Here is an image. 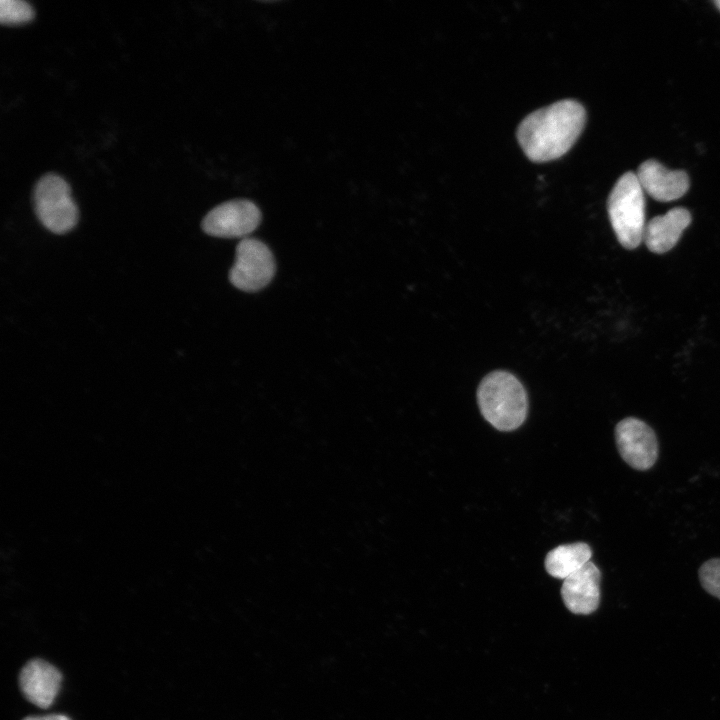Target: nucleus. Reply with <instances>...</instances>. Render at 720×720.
I'll use <instances>...</instances> for the list:
<instances>
[{
  "label": "nucleus",
  "instance_id": "obj_1",
  "mask_svg": "<svg viewBox=\"0 0 720 720\" xmlns=\"http://www.w3.org/2000/svg\"><path fill=\"white\" fill-rule=\"evenodd\" d=\"M586 121L583 106L562 100L532 112L520 123L517 138L526 156L547 162L564 155L581 134Z\"/></svg>",
  "mask_w": 720,
  "mask_h": 720
},
{
  "label": "nucleus",
  "instance_id": "obj_2",
  "mask_svg": "<svg viewBox=\"0 0 720 720\" xmlns=\"http://www.w3.org/2000/svg\"><path fill=\"white\" fill-rule=\"evenodd\" d=\"M477 402L482 416L500 431L517 429L527 416L525 388L506 371H493L482 379L477 389Z\"/></svg>",
  "mask_w": 720,
  "mask_h": 720
},
{
  "label": "nucleus",
  "instance_id": "obj_3",
  "mask_svg": "<svg viewBox=\"0 0 720 720\" xmlns=\"http://www.w3.org/2000/svg\"><path fill=\"white\" fill-rule=\"evenodd\" d=\"M608 214L620 244L635 249L643 241L645 222L644 191L633 172L623 174L608 198Z\"/></svg>",
  "mask_w": 720,
  "mask_h": 720
},
{
  "label": "nucleus",
  "instance_id": "obj_4",
  "mask_svg": "<svg viewBox=\"0 0 720 720\" xmlns=\"http://www.w3.org/2000/svg\"><path fill=\"white\" fill-rule=\"evenodd\" d=\"M35 213L45 228L63 234L75 227L78 209L68 183L54 173L44 174L33 191Z\"/></svg>",
  "mask_w": 720,
  "mask_h": 720
},
{
  "label": "nucleus",
  "instance_id": "obj_5",
  "mask_svg": "<svg viewBox=\"0 0 720 720\" xmlns=\"http://www.w3.org/2000/svg\"><path fill=\"white\" fill-rule=\"evenodd\" d=\"M274 273L275 261L266 244L254 238H244L238 243L235 262L229 272V280L236 288L258 291L271 281Z\"/></svg>",
  "mask_w": 720,
  "mask_h": 720
},
{
  "label": "nucleus",
  "instance_id": "obj_6",
  "mask_svg": "<svg viewBox=\"0 0 720 720\" xmlns=\"http://www.w3.org/2000/svg\"><path fill=\"white\" fill-rule=\"evenodd\" d=\"M261 221L259 208L251 201L236 199L224 202L207 213L202 229L220 238L244 237L254 231Z\"/></svg>",
  "mask_w": 720,
  "mask_h": 720
},
{
  "label": "nucleus",
  "instance_id": "obj_7",
  "mask_svg": "<svg viewBox=\"0 0 720 720\" xmlns=\"http://www.w3.org/2000/svg\"><path fill=\"white\" fill-rule=\"evenodd\" d=\"M615 439L622 459L636 470L651 468L658 457L657 438L642 420L628 417L615 427Z\"/></svg>",
  "mask_w": 720,
  "mask_h": 720
},
{
  "label": "nucleus",
  "instance_id": "obj_8",
  "mask_svg": "<svg viewBox=\"0 0 720 720\" xmlns=\"http://www.w3.org/2000/svg\"><path fill=\"white\" fill-rule=\"evenodd\" d=\"M600 579L601 572L592 561L564 579L561 597L566 608L582 615L596 611L600 603Z\"/></svg>",
  "mask_w": 720,
  "mask_h": 720
},
{
  "label": "nucleus",
  "instance_id": "obj_9",
  "mask_svg": "<svg viewBox=\"0 0 720 720\" xmlns=\"http://www.w3.org/2000/svg\"><path fill=\"white\" fill-rule=\"evenodd\" d=\"M61 681L60 671L42 659L28 661L19 675V685L24 697L43 709L50 707L54 702Z\"/></svg>",
  "mask_w": 720,
  "mask_h": 720
},
{
  "label": "nucleus",
  "instance_id": "obj_10",
  "mask_svg": "<svg viewBox=\"0 0 720 720\" xmlns=\"http://www.w3.org/2000/svg\"><path fill=\"white\" fill-rule=\"evenodd\" d=\"M636 175L643 191L661 202L676 200L689 189L686 172L669 170L654 159L643 162Z\"/></svg>",
  "mask_w": 720,
  "mask_h": 720
},
{
  "label": "nucleus",
  "instance_id": "obj_11",
  "mask_svg": "<svg viewBox=\"0 0 720 720\" xmlns=\"http://www.w3.org/2000/svg\"><path fill=\"white\" fill-rule=\"evenodd\" d=\"M690 223V212L684 207H675L646 223L643 241L650 251L665 253L676 245Z\"/></svg>",
  "mask_w": 720,
  "mask_h": 720
},
{
  "label": "nucleus",
  "instance_id": "obj_12",
  "mask_svg": "<svg viewBox=\"0 0 720 720\" xmlns=\"http://www.w3.org/2000/svg\"><path fill=\"white\" fill-rule=\"evenodd\" d=\"M591 557L592 550L587 543L563 544L547 553L544 565L549 575L564 580L588 563Z\"/></svg>",
  "mask_w": 720,
  "mask_h": 720
},
{
  "label": "nucleus",
  "instance_id": "obj_13",
  "mask_svg": "<svg viewBox=\"0 0 720 720\" xmlns=\"http://www.w3.org/2000/svg\"><path fill=\"white\" fill-rule=\"evenodd\" d=\"M34 12L29 3L23 0H1L0 21L2 24H20L30 21Z\"/></svg>",
  "mask_w": 720,
  "mask_h": 720
},
{
  "label": "nucleus",
  "instance_id": "obj_14",
  "mask_svg": "<svg viewBox=\"0 0 720 720\" xmlns=\"http://www.w3.org/2000/svg\"><path fill=\"white\" fill-rule=\"evenodd\" d=\"M702 587L712 596L720 599V559L713 558L704 562L699 569Z\"/></svg>",
  "mask_w": 720,
  "mask_h": 720
},
{
  "label": "nucleus",
  "instance_id": "obj_15",
  "mask_svg": "<svg viewBox=\"0 0 720 720\" xmlns=\"http://www.w3.org/2000/svg\"><path fill=\"white\" fill-rule=\"evenodd\" d=\"M22 720H71L69 717L63 714H49L44 716H27Z\"/></svg>",
  "mask_w": 720,
  "mask_h": 720
},
{
  "label": "nucleus",
  "instance_id": "obj_16",
  "mask_svg": "<svg viewBox=\"0 0 720 720\" xmlns=\"http://www.w3.org/2000/svg\"><path fill=\"white\" fill-rule=\"evenodd\" d=\"M715 4H716V6L719 8V10H720V0L715 1Z\"/></svg>",
  "mask_w": 720,
  "mask_h": 720
}]
</instances>
